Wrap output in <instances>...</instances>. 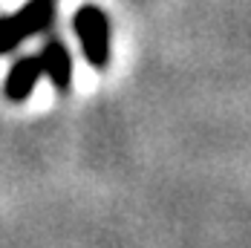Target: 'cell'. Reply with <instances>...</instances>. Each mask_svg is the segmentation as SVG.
Masks as SVG:
<instances>
[{
	"label": "cell",
	"instance_id": "obj_1",
	"mask_svg": "<svg viewBox=\"0 0 251 248\" xmlns=\"http://www.w3.org/2000/svg\"><path fill=\"white\" fill-rule=\"evenodd\" d=\"M73 29L78 35V44L90 67L104 70L110 64V18L101 12L99 6L87 3L81 6L73 18Z\"/></svg>",
	"mask_w": 251,
	"mask_h": 248
},
{
	"label": "cell",
	"instance_id": "obj_2",
	"mask_svg": "<svg viewBox=\"0 0 251 248\" xmlns=\"http://www.w3.org/2000/svg\"><path fill=\"white\" fill-rule=\"evenodd\" d=\"M52 18H55V3L52 0H29L15 15L0 18V55L21 47L26 38L44 32L52 24Z\"/></svg>",
	"mask_w": 251,
	"mask_h": 248
},
{
	"label": "cell",
	"instance_id": "obj_3",
	"mask_svg": "<svg viewBox=\"0 0 251 248\" xmlns=\"http://www.w3.org/2000/svg\"><path fill=\"white\" fill-rule=\"evenodd\" d=\"M41 75H44V67H41L38 55H26L21 61H15L9 75H6V81H3V96L9 101H15V104L26 101L32 96V90H35Z\"/></svg>",
	"mask_w": 251,
	"mask_h": 248
},
{
	"label": "cell",
	"instance_id": "obj_4",
	"mask_svg": "<svg viewBox=\"0 0 251 248\" xmlns=\"http://www.w3.org/2000/svg\"><path fill=\"white\" fill-rule=\"evenodd\" d=\"M38 58H41L44 75L52 81V87L58 93H67L73 84V58H70V50L64 47V41H47V47Z\"/></svg>",
	"mask_w": 251,
	"mask_h": 248
}]
</instances>
